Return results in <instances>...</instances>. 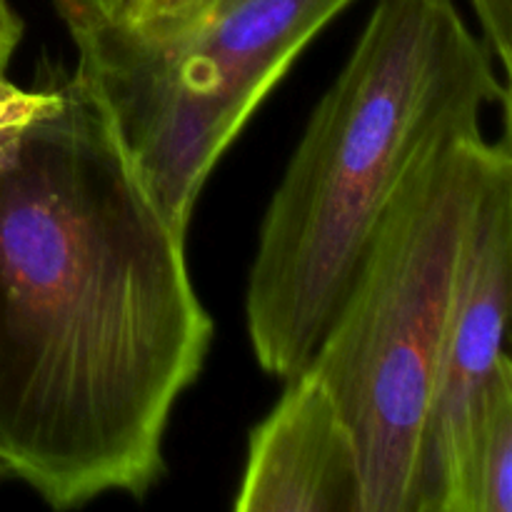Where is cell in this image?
<instances>
[{"instance_id":"8992f818","label":"cell","mask_w":512,"mask_h":512,"mask_svg":"<svg viewBox=\"0 0 512 512\" xmlns=\"http://www.w3.org/2000/svg\"><path fill=\"white\" fill-rule=\"evenodd\" d=\"M248 438L240 512H365L350 428L323 380L305 368Z\"/></svg>"},{"instance_id":"52a82bcc","label":"cell","mask_w":512,"mask_h":512,"mask_svg":"<svg viewBox=\"0 0 512 512\" xmlns=\"http://www.w3.org/2000/svg\"><path fill=\"white\" fill-rule=\"evenodd\" d=\"M440 512H512V363L500 360L448 463Z\"/></svg>"},{"instance_id":"6da1fadb","label":"cell","mask_w":512,"mask_h":512,"mask_svg":"<svg viewBox=\"0 0 512 512\" xmlns=\"http://www.w3.org/2000/svg\"><path fill=\"white\" fill-rule=\"evenodd\" d=\"M0 153V470L50 508L143 498L213 343L185 260L78 75Z\"/></svg>"},{"instance_id":"8fae6325","label":"cell","mask_w":512,"mask_h":512,"mask_svg":"<svg viewBox=\"0 0 512 512\" xmlns=\"http://www.w3.org/2000/svg\"><path fill=\"white\" fill-rule=\"evenodd\" d=\"M53 3L70 33L105 23L118 8V0H53Z\"/></svg>"},{"instance_id":"3957f363","label":"cell","mask_w":512,"mask_h":512,"mask_svg":"<svg viewBox=\"0 0 512 512\" xmlns=\"http://www.w3.org/2000/svg\"><path fill=\"white\" fill-rule=\"evenodd\" d=\"M510 145L480 123L430 140L385 208L308 368L358 448L365 512H433L430 428L445 330L480 190Z\"/></svg>"},{"instance_id":"277c9868","label":"cell","mask_w":512,"mask_h":512,"mask_svg":"<svg viewBox=\"0 0 512 512\" xmlns=\"http://www.w3.org/2000/svg\"><path fill=\"white\" fill-rule=\"evenodd\" d=\"M353 0H208L170 28L73 30L75 75L93 90L160 213L188 235L205 180Z\"/></svg>"},{"instance_id":"5b68a950","label":"cell","mask_w":512,"mask_h":512,"mask_svg":"<svg viewBox=\"0 0 512 512\" xmlns=\"http://www.w3.org/2000/svg\"><path fill=\"white\" fill-rule=\"evenodd\" d=\"M510 295L512 153L508 145L480 190L450 305L430 428L433 512H440L443 505L445 473L455 445L505 355Z\"/></svg>"},{"instance_id":"ba28073f","label":"cell","mask_w":512,"mask_h":512,"mask_svg":"<svg viewBox=\"0 0 512 512\" xmlns=\"http://www.w3.org/2000/svg\"><path fill=\"white\" fill-rule=\"evenodd\" d=\"M23 38V20L8 0H0V153L23 133L28 125L55 110L63 100L55 73L45 75L43 88L25 90L10 83L5 70Z\"/></svg>"},{"instance_id":"7a4b0ae2","label":"cell","mask_w":512,"mask_h":512,"mask_svg":"<svg viewBox=\"0 0 512 512\" xmlns=\"http://www.w3.org/2000/svg\"><path fill=\"white\" fill-rule=\"evenodd\" d=\"M508 100L453 0H375L260 225L245 318L263 373L290 380L308 368L430 140Z\"/></svg>"},{"instance_id":"7c38bea8","label":"cell","mask_w":512,"mask_h":512,"mask_svg":"<svg viewBox=\"0 0 512 512\" xmlns=\"http://www.w3.org/2000/svg\"><path fill=\"white\" fill-rule=\"evenodd\" d=\"M0 478H5V475H3V470H0Z\"/></svg>"},{"instance_id":"9c48e42d","label":"cell","mask_w":512,"mask_h":512,"mask_svg":"<svg viewBox=\"0 0 512 512\" xmlns=\"http://www.w3.org/2000/svg\"><path fill=\"white\" fill-rule=\"evenodd\" d=\"M205 3L208 0H118L113 18L105 23H115L135 33H153L180 23Z\"/></svg>"},{"instance_id":"30bf717a","label":"cell","mask_w":512,"mask_h":512,"mask_svg":"<svg viewBox=\"0 0 512 512\" xmlns=\"http://www.w3.org/2000/svg\"><path fill=\"white\" fill-rule=\"evenodd\" d=\"M473 3L478 23L483 28V43L500 70L510 75V53H512V0H470Z\"/></svg>"}]
</instances>
